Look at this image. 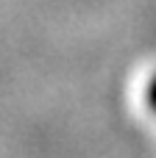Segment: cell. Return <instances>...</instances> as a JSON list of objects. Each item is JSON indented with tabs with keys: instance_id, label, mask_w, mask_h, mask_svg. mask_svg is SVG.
<instances>
[{
	"instance_id": "obj_1",
	"label": "cell",
	"mask_w": 156,
	"mask_h": 158,
	"mask_svg": "<svg viewBox=\"0 0 156 158\" xmlns=\"http://www.w3.org/2000/svg\"><path fill=\"white\" fill-rule=\"evenodd\" d=\"M151 100H154V106H156V83L151 86Z\"/></svg>"
}]
</instances>
